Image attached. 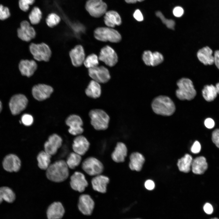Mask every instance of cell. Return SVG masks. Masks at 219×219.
<instances>
[{
    "instance_id": "6da1fadb",
    "label": "cell",
    "mask_w": 219,
    "mask_h": 219,
    "mask_svg": "<svg viewBox=\"0 0 219 219\" xmlns=\"http://www.w3.org/2000/svg\"><path fill=\"white\" fill-rule=\"evenodd\" d=\"M69 168L66 162L57 161L50 164L46 170V176L50 180L57 182H63L68 178Z\"/></svg>"
},
{
    "instance_id": "7a4b0ae2",
    "label": "cell",
    "mask_w": 219,
    "mask_h": 219,
    "mask_svg": "<svg viewBox=\"0 0 219 219\" xmlns=\"http://www.w3.org/2000/svg\"><path fill=\"white\" fill-rule=\"evenodd\" d=\"M151 107L155 113L164 116L172 115L176 110L173 101L169 97L164 96L155 97L152 102Z\"/></svg>"
},
{
    "instance_id": "3957f363",
    "label": "cell",
    "mask_w": 219,
    "mask_h": 219,
    "mask_svg": "<svg viewBox=\"0 0 219 219\" xmlns=\"http://www.w3.org/2000/svg\"><path fill=\"white\" fill-rule=\"evenodd\" d=\"M178 87L176 91V95L180 100H191L196 94V92L192 81L188 78H182L177 82Z\"/></svg>"
},
{
    "instance_id": "277c9868",
    "label": "cell",
    "mask_w": 219,
    "mask_h": 219,
    "mask_svg": "<svg viewBox=\"0 0 219 219\" xmlns=\"http://www.w3.org/2000/svg\"><path fill=\"white\" fill-rule=\"evenodd\" d=\"M89 116L91 119V123L94 128L98 130H105L109 126L110 118L103 110L100 109L91 110Z\"/></svg>"
},
{
    "instance_id": "5b68a950",
    "label": "cell",
    "mask_w": 219,
    "mask_h": 219,
    "mask_svg": "<svg viewBox=\"0 0 219 219\" xmlns=\"http://www.w3.org/2000/svg\"><path fill=\"white\" fill-rule=\"evenodd\" d=\"M29 48L33 57L38 61L47 62L52 56L50 48L45 43H32L29 45Z\"/></svg>"
},
{
    "instance_id": "8992f818",
    "label": "cell",
    "mask_w": 219,
    "mask_h": 219,
    "mask_svg": "<svg viewBox=\"0 0 219 219\" xmlns=\"http://www.w3.org/2000/svg\"><path fill=\"white\" fill-rule=\"evenodd\" d=\"M94 36L97 40L103 42L118 43L121 40L120 34L116 30L109 27H99L94 31Z\"/></svg>"
},
{
    "instance_id": "52a82bcc",
    "label": "cell",
    "mask_w": 219,
    "mask_h": 219,
    "mask_svg": "<svg viewBox=\"0 0 219 219\" xmlns=\"http://www.w3.org/2000/svg\"><path fill=\"white\" fill-rule=\"evenodd\" d=\"M82 166L83 170L91 176H95L100 175L104 169L102 162L97 158L92 157L85 159Z\"/></svg>"
},
{
    "instance_id": "ba28073f",
    "label": "cell",
    "mask_w": 219,
    "mask_h": 219,
    "mask_svg": "<svg viewBox=\"0 0 219 219\" xmlns=\"http://www.w3.org/2000/svg\"><path fill=\"white\" fill-rule=\"evenodd\" d=\"M85 8L91 16L99 18L106 12L107 6L102 0H88L85 5Z\"/></svg>"
},
{
    "instance_id": "9c48e42d",
    "label": "cell",
    "mask_w": 219,
    "mask_h": 219,
    "mask_svg": "<svg viewBox=\"0 0 219 219\" xmlns=\"http://www.w3.org/2000/svg\"><path fill=\"white\" fill-rule=\"evenodd\" d=\"M89 76L93 80L99 83L107 82L110 78V75L108 69L103 66H97L88 69Z\"/></svg>"
},
{
    "instance_id": "30bf717a",
    "label": "cell",
    "mask_w": 219,
    "mask_h": 219,
    "mask_svg": "<svg viewBox=\"0 0 219 219\" xmlns=\"http://www.w3.org/2000/svg\"><path fill=\"white\" fill-rule=\"evenodd\" d=\"M98 58L99 60L111 67L114 66L118 61L116 53L113 48L109 46H106L101 49Z\"/></svg>"
},
{
    "instance_id": "8fae6325",
    "label": "cell",
    "mask_w": 219,
    "mask_h": 219,
    "mask_svg": "<svg viewBox=\"0 0 219 219\" xmlns=\"http://www.w3.org/2000/svg\"><path fill=\"white\" fill-rule=\"evenodd\" d=\"M28 100L26 97L22 94H18L13 96L9 103L11 111L13 115L19 114L26 107Z\"/></svg>"
},
{
    "instance_id": "7c38bea8",
    "label": "cell",
    "mask_w": 219,
    "mask_h": 219,
    "mask_svg": "<svg viewBox=\"0 0 219 219\" xmlns=\"http://www.w3.org/2000/svg\"><path fill=\"white\" fill-rule=\"evenodd\" d=\"M17 35L22 40L28 42L36 36V31L29 23L26 20L22 21L20 24V27L17 30Z\"/></svg>"
},
{
    "instance_id": "4fadbf2b",
    "label": "cell",
    "mask_w": 219,
    "mask_h": 219,
    "mask_svg": "<svg viewBox=\"0 0 219 219\" xmlns=\"http://www.w3.org/2000/svg\"><path fill=\"white\" fill-rule=\"evenodd\" d=\"M66 124L69 127V132L74 135H79L84 131L82 127L83 121L81 118L76 115H71L69 116L66 121Z\"/></svg>"
},
{
    "instance_id": "5bb4252c",
    "label": "cell",
    "mask_w": 219,
    "mask_h": 219,
    "mask_svg": "<svg viewBox=\"0 0 219 219\" xmlns=\"http://www.w3.org/2000/svg\"><path fill=\"white\" fill-rule=\"evenodd\" d=\"M53 91L52 87L44 84L36 85L32 89L33 97L39 101H42L49 98Z\"/></svg>"
},
{
    "instance_id": "9a60e30c",
    "label": "cell",
    "mask_w": 219,
    "mask_h": 219,
    "mask_svg": "<svg viewBox=\"0 0 219 219\" xmlns=\"http://www.w3.org/2000/svg\"><path fill=\"white\" fill-rule=\"evenodd\" d=\"M70 185L74 190L82 192L88 186V183L84 174L76 172L71 177Z\"/></svg>"
},
{
    "instance_id": "2e32d148",
    "label": "cell",
    "mask_w": 219,
    "mask_h": 219,
    "mask_svg": "<svg viewBox=\"0 0 219 219\" xmlns=\"http://www.w3.org/2000/svg\"><path fill=\"white\" fill-rule=\"evenodd\" d=\"M69 55L72 64L75 67L81 66L85 58L84 48L80 45H77L71 49Z\"/></svg>"
},
{
    "instance_id": "e0dca14e",
    "label": "cell",
    "mask_w": 219,
    "mask_h": 219,
    "mask_svg": "<svg viewBox=\"0 0 219 219\" xmlns=\"http://www.w3.org/2000/svg\"><path fill=\"white\" fill-rule=\"evenodd\" d=\"M62 142L61 138L56 134L49 136L44 144V151L52 156L55 154L61 146Z\"/></svg>"
},
{
    "instance_id": "ac0fdd59",
    "label": "cell",
    "mask_w": 219,
    "mask_h": 219,
    "mask_svg": "<svg viewBox=\"0 0 219 219\" xmlns=\"http://www.w3.org/2000/svg\"><path fill=\"white\" fill-rule=\"evenodd\" d=\"M78 208L83 214L89 215L91 214L94 207V202L88 194L81 195L79 199Z\"/></svg>"
},
{
    "instance_id": "d6986e66",
    "label": "cell",
    "mask_w": 219,
    "mask_h": 219,
    "mask_svg": "<svg viewBox=\"0 0 219 219\" xmlns=\"http://www.w3.org/2000/svg\"><path fill=\"white\" fill-rule=\"evenodd\" d=\"M19 68L23 75L29 77L32 76L37 70L38 65L33 60H22L19 63Z\"/></svg>"
},
{
    "instance_id": "ffe728a7",
    "label": "cell",
    "mask_w": 219,
    "mask_h": 219,
    "mask_svg": "<svg viewBox=\"0 0 219 219\" xmlns=\"http://www.w3.org/2000/svg\"><path fill=\"white\" fill-rule=\"evenodd\" d=\"M4 169L9 172H18L19 170L21 162L16 155L10 154L6 156L3 161Z\"/></svg>"
},
{
    "instance_id": "44dd1931",
    "label": "cell",
    "mask_w": 219,
    "mask_h": 219,
    "mask_svg": "<svg viewBox=\"0 0 219 219\" xmlns=\"http://www.w3.org/2000/svg\"><path fill=\"white\" fill-rule=\"evenodd\" d=\"M89 146L90 143L86 138L79 135L74 139L72 147L74 152L82 156L86 153Z\"/></svg>"
},
{
    "instance_id": "7402d4cb",
    "label": "cell",
    "mask_w": 219,
    "mask_h": 219,
    "mask_svg": "<svg viewBox=\"0 0 219 219\" xmlns=\"http://www.w3.org/2000/svg\"><path fill=\"white\" fill-rule=\"evenodd\" d=\"M65 213L62 203L55 202L51 204L47 208V215L48 219H61Z\"/></svg>"
},
{
    "instance_id": "603a6c76",
    "label": "cell",
    "mask_w": 219,
    "mask_h": 219,
    "mask_svg": "<svg viewBox=\"0 0 219 219\" xmlns=\"http://www.w3.org/2000/svg\"><path fill=\"white\" fill-rule=\"evenodd\" d=\"M109 180L107 176L101 174L95 176L91 180L93 189L99 192L102 193H106L107 186Z\"/></svg>"
},
{
    "instance_id": "cb8c5ba5",
    "label": "cell",
    "mask_w": 219,
    "mask_h": 219,
    "mask_svg": "<svg viewBox=\"0 0 219 219\" xmlns=\"http://www.w3.org/2000/svg\"><path fill=\"white\" fill-rule=\"evenodd\" d=\"M213 51L208 46L200 49L197 54L199 60L205 65H211L214 64V56Z\"/></svg>"
},
{
    "instance_id": "d4e9b609",
    "label": "cell",
    "mask_w": 219,
    "mask_h": 219,
    "mask_svg": "<svg viewBox=\"0 0 219 219\" xmlns=\"http://www.w3.org/2000/svg\"><path fill=\"white\" fill-rule=\"evenodd\" d=\"M127 148L125 144L122 142H118L112 154V158L116 162H123L127 156Z\"/></svg>"
},
{
    "instance_id": "484cf974",
    "label": "cell",
    "mask_w": 219,
    "mask_h": 219,
    "mask_svg": "<svg viewBox=\"0 0 219 219\" xmlns=\"http://www.w3.org/2000/svg\"><path fill=\"white\" fill-rule=\"evenodd\" d=\"M104 22L108 27L113 28L116 25L120 26L122 23L121 17L118 13L113 10L107 11L105 14Z\"/></svg>"
},
{
    "instance_id": "4316f807",
    "label": "cell",
    "mask_w": 219,
    "mask_h": 219,
    "mask_svg": "<svg viewBox=\"0 0 219 219\" xmlns=\"http://www.w3.org/2000/svg\"><path fill=\"white\" fill-rule=\"evenodd\" d=\"M129 163L130 168L132 170L140 171L142 168L145 161L144 156L137 152H134L131 154L130 156Z\"/></svg>"
},
{
    "instance_id": "83f0119b",
    "label": "cell",
    "mask_w": 219,
    "mask_h": 219,
    "mask_svg": "<svg viewBox=\"0 0 219 219\" xmlns=\"http://www.w3.org/2000/svg\"><path fill=\"white\" fill-rule=\"evenodd\" d=\"M191 168L192 172L195 174H203L208 168V164L205 158L201 156L193 159Z\"/></svg>"
},
{
    "instance_id": "f1b7e54d",
    "label": "cell",
    "mask_w": 219,
    "mask_h": 219,
    "mask_svg": "<svg viewBox=\"0 0 219 219\" xmlns=\"http://www.w3.org/2000/svg\"><path fill=\"white\" fill-rule=\"evenodd\" d=\"M85 93L91 98L96 99L99 98L101 94V87L99 83L93 80L91 81L85 90Z\"/></svg>"
},
{
    "instance_id": "f546056e",
    "label": "cell",
    "mask_w": 219,
    "mask_h": 219,
    "mask_svg": "<svg viewBox=\"0 0 219 219\" xmlns=\"http://www.w3.org/2000/svg\"><path fill=\"white\" fill-rule=\"evenodd\" d=\"M193 160L191 156L187 154L179 159L177 166L179 171L185 173L189 172L191 168Z\"/></svg>"
},
{
    "instance_id": "4dcf8cb0",
    "label": "cell",
    "mask_w": 219,
    "mask_h": 219,
    "mask_svg": "<svg viewBox=\"0 0 219 219\" xmlns=\"http://www.w3.org/2000/svg\"><path fill=\"white\" fill-rule=\"evenodd\" d=\"M51 157L44 151L39 152L37 157L39 167L42 170H46L50 164Z\"/></svg>"
},
{
    "instance_id": "1f68e13d",
    "label": "cell",
    "mask_w": 219,
    "mask_h": 219,
    "mask_svg": "<svg viewBox=\"0 0 219 219\" xmlns=\"http://www.w3.org/2000/svg\"><path fill=\"white\" fill-rule=\"evenodd\" d=\"M218 93L215 86L213 85H205L202 90V94L204 99L210 102L216 98Z\"/></svg>"
},
{
    "instance_id": "d6a6232c",
    "label": "cell",
    "mask_w": 219,
    "mask_h": 219,
    "mask_svg": "<svg viewBox=\"0 0 219 219\" xmlns=\"http://www.w3.org/2000/svg\"><path fill=\"white\" fill-rule=\"evenodd\" d=\"M15 199V193L10 188L5 186L0 188V204L3 200L9 203H12Z\"/></svg>"
},
{
    "instance_id": "836d02e7",
    "label": "cell",
    "mask_w": 219,
    "mask_h": 219,
    "mask_svg": "<svg viewBox=\"0 0 219 219\" xmlns=\"http://www.w3.org/2000/svg\"><path fill=\"white\" fill-rule=\"evenodd\" d=\"M81 160V156L74 152L69 154L66 162L69 168L73 169L79 165Z\"/></svg>"
},
{
    "instance_id": "e575fe53",
    "label": "cell",
    "mask_w": 219,
    "mask_h": 219,
    "mask_svg": "<svg viewBox=\"0 0 219 219\" xmlns=\"http://www.w3.org/2000/svg\"><path fill=\"white\" fill-rule=\"evenodd\" d=\"M42 17V13L40 9L37 7H34L29 16L30 23L33 25H36L40 22Z\"/></svg>"
},
{
    "instance_id": "d590c367",
    "label": "cell",
    "mask_w": 219,
    "mask_h": 219,
    "mask_svg": "<svg viewBox=\"0 0 219 219\" xmlns=\"http://www.w3.org/2000/svg\"><path fill=\"white\" fill-rule=\"evenodd\" d=\"M99 60L98 57L97 55L92 54L85 58L83 64L88 69L92 68L98 66Z\"/></svg>"
},
{
    "instance_id": "8d00e7d4",
    "label": "cell",
    "mask_w": 219,
    "mask_h": 219,
    "mask_svg": "<svg viewBox=\"0 0 219 219\" xmlns=\"http://www.w3.org/2000/svg\"><path fill=\"white\" fill-rule=\"evenodd\" d=\"M61 20L60 17L58 15L52 13L48 15L46 19V21L48 27L53 28L58 24Z\"/></svg>"
},
{
    "instance_id": "74e56055",
    "label": "cell",
    "mask_w": 219,
    "mask_h": 219,
    "mask_svg": "<svg viewBox=\"0 0 219 219\" xmlns=\"http://www.w3.org/2000/svg\"><path fill=\"white\" fill-rule=\"evenodd\" d=\"M155 14L156 16L161 19L162 23L164 24L168 28L172 30L174 29L175 23L173 20L168 19L166 18L162 13L159 11H157L156 12Z\"/></svg>"
},
{
    "instance_id": "f35d334b",
    "label": "cell",
    "mask_w": 219,
    "mask_h": 219,
    "mask_svg": "<svg viewBox=\"0 0 219 219\" xmlns=\"http://www.w3.org/2000/svg\"><path fill=\"white\" fill-rule=\"evenodd\" d=\"M163 59V56L159 52L156 51L152 53L151 66H156L161 63Z\"/></svg>"
},
{
    "instance_id": "ab89813d",
    "label": "cell",
    "mask_w": 219,
    "mask_h": 219,
    "mask_svg": "<svg viewBox=\"0 0 219 219\" xmlns=\"http://www.w3.org/2000/svg\"><path fill=\"white\" fill-rule=\"evenodd\" d=\"M35 0H19V5L20 9L24 12H26L29 9V6L32 5Z\"/></svg>"
},
{
    "instance_id": "60d3db41",
    "label": "cell",
    "mask_w": 219,
    "mask_h": 219,
    "mask_svg": "<svg viewBox=\"0 0 219 219\" xmlns=\"http://www.w3.org/2000/svg\"><path fill=\"white\" fill-rule=\"evenodd\" d=\"M10 16V13L8 8L0 4V20H5L9 18Z\"/></svg>"
},
{
    "instance_id": "b9f144b4",
    "label": "cell",
    "mask_w": 219,
    "mask_h": 219,
    "mask_svg": "<svg viewBox=\"0 0 219 219\" xmlns=\"http://www.w3.org/2000/svg\"><path fill=\"white\" fill-rule=\"evenodd\" d=\"M152 53L150 50L144 52L142 55V59L144 63L147 65L151 66Z\"/></svg>"
},
{
    "instance_id": "7bdbcfd3",
    "label": "cell",
    "mask_w": 219,
    "mask_h": 219,
    "mask_svg": "<svg viewBox=\"0 0 219 219\" xmlns=\"http://www.w3.org/2000/svg\"><path fill=\"white\" fill-rule=\"evenodd\" d=\"M21 121L23 124L26 126H30L33 123V116L30 115L25 114L22 116Z\"/></svg>"
},
{
    "instance_id": "ee69618b",
    "label": "cell",
    "mask_w": 219,
    "mask_h": 219,
    "mask_svg": "<svg viewBox=\"0 0 219 219\" xmlns=\"http://www.w3.org/2000/svg\"><path fill=\"white\" fill-rule=\"evenodd\" d=\"M212 140L216 146L219 148V129H216L212 132Z\"/></svg>"
},
{
    "instance_id": "f6af8a7d",
    "label": "cell",
    "mask_w": 219,
    "mask_h": 219,
    "mask_svg": "<svg viewBox=\"0 0 219 219\" xmlns=\"http://www.w3.org/2000/svg\"><path fill=\"white\" fill-rule=\"evenodd\" d=\"M201 149V145L199 141H196L191 148V152L194 154L199 153Z\"/></svg>"
},
{
    "instance_id": "bcb514c9",
    "label": "cell",
    "mask_w": 219,
    "mask_h": 219,
    "mask_svg": "<svg viewBox=\"0 0 219 219\" xmlns=\"http://www.w3.org/2000/svg\"><path fill=\"white\" fill-rule=\"evenodd\" d=\"M173 13L175 16L178 17H180L183 14L184 10L181 7L177 6L173 9Z\"/></svg>"
},
{
    "instance_id": "7dc6e473",
    "label": "cell",
    "mask_w": 219,
    "mask_h": 219,
    "mask_svg": "<svg viewBox=\"0 0 219 219\" xmlns=\"http://www.w3.org/2000/svg\"><path fill=\"white\" fill-rule=\"evenodd\" d=\"M204 124L207 128L211 129L214 127L215 123L214 120L212 119L208 118L204 120Z\"/></svg>"
},
{
    "instance_id": "c3c4849f",
    "label": "cell",
    "mask_w": 219,
    "mask_h": 219,
    "mask_svg": "<svg viewBox=\"0 0 219 219\" xmlns=\"http://www.w3.org/2000/svg\"><path fill=\"white\" fill-rule=\"evenodd\" d=\"M204 211L208 214H211L213 212V208L212 205L209 203H206L203 207Z\"/></svg>"
},
{
    "instance_id": "681fc988",
    "label": "cell",
    "mask_w": 219,
    "mask_h": 219,
    "mask_svg": "<svg viewBox=\"0 0 219 219\" xmlns=\"http://www.w3.org/2000/svg\"><path fill=\"white\" fill-rule=\"evenodd\" d=\"M134 18L138 21H141L143 20V16L141 11L139 9L136 10L133 14Z\"/></svg>"
},
{
    "instance_id": "f907efd6",
    "label": "cell",
    "mask_w": 219,
    "mask_h": 219,
    "mask_svg": "<svg viewBox=\"0 0 219 219\" xmlns=\"http://www.w3.org/2000/svg\"><path fill=\"white\" fill-rule=\"evenodd\" d=\"M144 186L146 189L149 190H152L154 189L155 184L154 182L151 180H148L144 183Z\"/></svg>"
},
{
    "instance_id": "816d5d0a",
    "label": "cell",
    "mask_w": 219,
    "mask_h": 219,
    "mask_svg": "<svg viewBox=\"0 0 219 219\" xmlns=\"http://www.w3.org/2000/svg\"><path fill=\"white\" fill-rule=\"evenodd\" d=\"M214 63L219 69V50H216L214 55Z\"/></svg>"
},
{
    "instance_id": "f5cc1de1",
    "label": "cell",
    "mask_w": 219,
    "mask_h": 219,
    "mask_svg": "<svg viewBox=\"0 0 219 219\" xmlns=\"http://www.w3.org/2000/svg\"><path fill=\"white\" fill-rule=\"evenodd\" d=\"M144 0H125V2L128 4H134L137 2H141Z\"/></svg>"
},
{
    "instance_id": "db71d44e",
    "label": "cell",
    "mask_w": 219,
    "mask_h": 219,
    "mask_svg": "<svg viewBox=\"0 0 219 219\" xmlns=\"http://www.w3.org/2000/svg\"><path fill=\"white\" fill-rule=\"evenodd\" d=\"M215 87L217 89L218 94H219V82H218L216 84Z\"/></svg>"
},
{
    "instance_id": "11a10c76",
    "label": "cell",
    "mask_w": 219,
    "mask_h": 219,
    "mask_svg": "<svg viewBox=\"0 0 219 219\" xmlns=\"http://www.w3.org/2000/svg\"><path fill=\"white\" fill-rule=\"evenodd\" d=\"M2 108V103L0 101V113L1 112Z\"/></svg>"
},
{
    "instance_id": "9f6ffc18",
    "label": "cell",
    "mask_w": 219,
    "mask_h": 219,
    "mask_svg": "<svg viewBox=\"0 0 219 219\" xmlns=\"http://www.w3.org/2000/svg\"><path fill=\"white\" fill-rule=\"evenodd\" d=\"M210 219H219L217 217H214V218H211Z\"/></svg>"
},
{
    "instance_id": "6f0895ef",
    "label": "cell",
    "mask_w": 219,
    "mask_h": 219,
    "mask_svg": "<svg viewBox=\"0 0 219 219\" xmlns=\"http://www.w3.org/2000/svg\"></svg>"
}]
</instances>
